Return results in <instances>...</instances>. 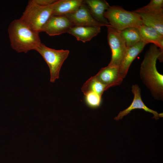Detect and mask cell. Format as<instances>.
Wrapping results in <instances>:
<instances>
[{
	"instance_id": "8",
	"label": "cell",
	"mask_w": 163,
	"mask_h": 163,
	"mask_svg": "<svg viewBox=\"0 0 163 163\" xmlns=\"http://www.w3.org/2000/svg\"><path fill=\"white\" fill-rule=\"evenodd\" d=\"M131 91L134 94L133 100L131 104L127 108L124 110L120 112L117 116L114 119L116 120H119L125 116L129 113L132 110L136 109H142L145 111L152 114L154 116L152 118L156 120L160 117H163V113H158L157 112L152 110L146 106L143 102L141 97V89L137 84L133 85L132 87Z\"/></svg>"
},
{
	"instance_id": "4",
	"label": "cell",
	"mask_w": 163,
	"mask_h": 163,
	"mask_svg": "<svg viewBox=\"0 0 163 163\" xmlns=\"http://www.w3.org/2000/svg\"><path fill=\"white\" fill-rule=\"evenodd\" d=\"M52 5L41 6L33 0H30L19 19L33 30L40 33L43 26L52 15Z\"/></svg>"
},
{
	"instance_id": "3",
	"label": "cell",
	"mask_w": 163,
	"mask_h": 163,
	"mask_svg": "<svg viewBox=\"0 0 163 163\" xmlns=\"http://www.w3.org/2000/svg\"><path fill=\"white\" fill-rule=\"evenodd\" d=\"M104 16L110 26L119 31L129 27L137 28L143 24L138 13L134 11L126 10L119 6H110Z\"/></svg>"
},
{
	"instance_id": "20",
	"label": "cell",
	"mask_w": 163,
	"mask_h": 163,
	"mask_svg": "<svg viewBox=\"0 0 163 163\" xmlns=\"http://www.w3.org/2000/svg\"><path fill=\"white\" fill-rule=\"evenodd\" d=\"M136 10L143 12L163 11V0H151L147 5Z\"/></svg>"
},
{
	"instance_id": "12",
	"label": "cell",
	"mask_w": 163,
	"mask_h": 163,
	"mask_svg": "<svg viewBox=\"0 0 163 163\" xmlns=\"http://www.w3.org/2000/svg\"><path fill=\"white\" fill-rule=\"evenodd\" d=\"M147 44L146 43L141 41L133 46L127 48L119 67L120 74L123 79L126 77L132 62L143 50Z\"/></svg>"
},
{
	"instance_id": "13",
	"label": "cell",
	"mask_w": 163,
	"mask_h": 163,
	"mask_svg": "<svg viewBox=\"0 0 163 163\" xmlns=\"http://www.w3.org/2000/svg\"><path fill=\"white\" fill-rule=\"evenodd\" d=\"M134 11L140 16L143 24L153 28L163 35V11Z\"/></svg>"
},
{
	"instance_id": "17",
	"label": "cell",
	"mask_w": 163,
	"mask_h": 163,
	"mask_svg": "<svg viewBox=\"0 0 163 163\" xmlns=\"http://www.w3.org/2000/svg\"><path fill=\"white\" fill-rule=\"evenodd\" d=\"M107 89L106 86L97 80L94 76L88 79L81 88L84 94L92 92L101 96L104 91Z\"/></svg>"
},
{
	"instance_id": "1",
	"label": "cell",
	"mask_w": 163,
	"mask_h": 163,
	"mask_svg": "<svg viewBox=\"0 0 163 163\" xmlns=\"http://www.w3.org/2000/svg\"><path fill=\"white\" fill-rule=\"evenodd\" d=\"M163 51L152 44L146 52L140 65V77L150 91L152 96L158 100L163 99V75L158 72L156 67L157 59L163 62Z\"/></svg>"
},
{
	"instance_id": "7",
	"label": "cell",
	"mask_w": 163,
	"mask_h": 163,
	"mask_svg": "<svg viewBox=\"0 0 163 163\" xmlns=\"http://www.w3.org/2000/svg\"><path fill=\"white\" fill-rule=\"evenodd\" d=\"M74 26L66 15H51L42 27L40 32H46L50 36H54L67 33Z\"/></svg>"
},
{
	"instance_id": "5",
	"label": "cell",
	"mask_w": 163,
	"mask_h": 163,
	"mask_svg": "<svg viewBox=\"0 0 163 163\" xmlns=\"http://www.w3.org/2000/svg\"><path fill=\"white\" fill-rule=\"evenodd\" d=\"M35 50L42 56L48 65L50 72V82H54L59 77L61 67L67 58L69 51L50 48L41 43Z\"/></svg>"
},
{
	"instance_id": "21",
	"label": "cell",
	"mask_w": 163,
	"mask_h": 163,
	"mask_svg": "<svg viewBox=\"0 0 163 163\" xmlns=\"http://www.w3.org/2000/svg\"><path fill=\"white\" fill-rule=\"evenodd\" d=\"M36 4L41 6H47L51 5L56 0H33Z\"/></svg>"
},
{
	"instance_id": "2",
	"label": "cell",
	"mask_w": 163,
	"mask_h": 163,
	"mask_svg": "<svg viewBox=\"0 0 163 163\" xmlns=\"http://www.w3.org/2000/svg\"><path fill=\"white\" fill-rule=\"evenodd\" d=\"M8 32L12 48L18 53L35 50L41 43L39 33L35 31L19 19L11 21Z\"/></svg>"
},
{
	"instance_id": "14",
	"label": "cell",
	"mask_w": 163,
	"mask_h": 163,
	"mask_svg": "<svg viewBox=\"0 0 163 163\" xmlns=\"http://www.w3.org/2000/svg\"><path fill=\"white\" fill-rule=\"evenodd\" d=\"M139 33L141 41L147 44H154L163 51V35L150 27L142 24L137 28Z\"/></svg>"
},
{
	"instance_id": "11",
	"label": "cell",
	"mask_w": 163,
	"mask_h": 163,
	"mask_svg": "<svg viewBox=\"0 0 163 163\" xmlns=\"http://www.w3.org/2000/svg\"><path fill=\"white\" fill-rule=\"evenodd\" d=\"M88 8L93 18L98 22L104 26L110 25L107 20L105 18V11L110 6L104 0H83Z\"/></svg>"
},
{
	"instance_id": "16",
	"label": "cell",
	"mask_w": 163,
	"mask_h": 163,
	"mask_svg": "<svg viewBox=\"0 0 163 163\" xmlns=\"http://www.w3.org/2000/svg\"><path fill=\"white\" fill-rule=\"evenodd\" d=\"M82 0H59L52 4V15H63L72 13L83 4Z\"/></svg>"
},
{
	"instance_id": "19",
	"label": "cell",
	"mask_w": 163,
	"mask_h": 163,
	"mask_svg": "<svg viewBox=\"0 0 163 163\" xmlns=\"http://www.w3.org/2000/svg\"><path fill=\"white\" fill-rule=\"evenodd\" d=\"M84 101L89 107L92 109L98 108L102 103V96L92 92H87L84 94Z\"/></svg>"
},
{
	"instance_id": "10",
	"label": "cell",
	"mask_w": 163,
	"mask_h": 163,
	"mask_svg": "<svg viewBox=\"0 0 163 163\" xmlns=\"http://www.w3.org/2000/svg\"><path fill=\"white\" fill-rule=\"evenodd\" d=\"M94 76L107 89L120 85L123 80L120 74L119 67L109 65L102 68Z\"/></svg>"
},
{
	"instance_id": "18",
	"label": "cell",
	"mask_w": 163,
	"mask_h": 163,
	"mask_svg": "<svg viewBox=\"0 0 163 163\" xmlns=\"http://www.w3.org/2000/svg\"><path fill=\"white\" fill-rule=\"evenodd\" d=\"M120 31L124 39L127 48L141 41L139 33L136 27H129Z\"/></svg>"
},
{
	"instance_id": "6",
	"label": "cell",
	"mask_w": 163,
	"mask_h": 163,
	"mask_svg": "<svg viewBox=\"0 0 163 163\" xmlns=\"http://www.w3.org/2000/svg\"><path fill=\"white\" fill-rule=\"evenodd\" d=\"M106 27L108 42L111 52V60L108 65L119 67L128 48L120 31L110 25Z\"/></svg>"
},
{
	"instance_id": "9",
	"label": "cell",
	"mask_w": 163,
	"mask_h": 163,
	"mask_svg": "<svg viewBox=\"0 0 163 163\" xmlns=\"http://www.w3.org/2000/svg\"><path fill=\"white\" fill-rule=\"evenodd\" d=\"M74 26L100 27L104 26L92 16L87 6L83 2L75 11L65 15Z\"/></svg>"
},
{
	"instance_id": "15",
	"label": "cell",
	"mask_w": 163,
	"mask_h": 163,
	"mask_svg": "<svg viewBox=\"0 0 163 163\" xmlns=\"http://www.w3.org/2000/svg\"><path fill=\"white\" fill-rule=\"evenodd\" d=\"M101 31L100 27L73 26L69 30L67 33L74 36L77 40L85 43L90 41Z\"/></svg>"
}]
</instances>
